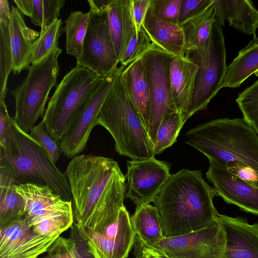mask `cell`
Instances as JSON below:
<instances>
[{
  "label": "cell",
  "instance_id": "cell-1",
  "mask_svg": "<svg viewBox=\"0 0 258 258\" xmlns=\"http://www.w3.org/2000/svg\"><path fill=\"white\" fill-rule=\"evenodd\" d=\"M76 225L100 233L123 207L125 178L116 161L93 155H78L64 172Z\"/></svg>",
  "mask_w": 258,
  "mask_h": 258
},
{
  "label": "cell",
  "instance_id": "cell-2",
  "mask_svg": "<svg viewBox=\"0 0 258 258\" xmlns=\"http://www.w3.org/2000/svg\"><path fill=\"white\" fill-rule=\"evenodd\" d=\"M216 195L200 170L183 169L171 174L153 202L165 237L187 234L214 223L219 214L213 202Z\"/></svg>",
  "mask_w": 258,
  "mask_h": 258
},
{
  "label": "cell",
  "instance_id": "cell-3",
  "mask_svg": "<svg viewBox=\"0 0 258 258\" xmlns=\"http://www.w3.org/2000/svg\"><path fill=\"white\" fill-rule=\"evenodd\" d=\"M41 145L22 130L12 117V125L0 142V166L6 169L17 184L46 185L63 199L72 201L68 180Z\"/></svg>",
  "mask_w": 258,
  "mask_h": 258
},
{
  "label": "cell",
  "instance_id": "cell-4",
  "mask_svg": "<svg viewBox=\"0 0 258 258\" xmlns=\"http://www.w3.org/2000/svg\"><path fill=\"white\" fill-rule=\"evenodd\" d=\"M185 136L186 143L210 162L224 166L241 163L258 173V135L243 118L211 120L191 128Z\"/></svg>",
  "mask_w": 258,
  "mask_h": 258
},
{
  "label": "cell",
  "instance_id": "cell-5",
  "mask_svg": "<svg viewBox=\"0 0 258 258\" xmlns=\"http://www.w3.org/2000/svg\"><path fill=\"white\" fill-rule=\"evenodd\" d=\"M97 125L110 134L114 140L115 150L120 155L135 161L155 158L153 145L127 93L121 75L103 104Z\"/></svg>",
  "mask_w": 258,
  "mask_h": 258
},
{
  "label": "cell",
  "instance_id": "cell-6",
  "mask_svg": "<svg viewBox=\"0 0 258 258\" xmlns=\"http://www.w3.org/2000/svg\"><path fill=\"white\" fill-rule=\"evenodd\" d=\"M91 70L76 67L57 85L42 121L55 140L60 142L86 100L102 80Z\"/></svg>",
  "mask_w": 258,
  "mask_h": 258
},
{
  "label": "cell",
  "instance_id": "cell-7",
  "mask_svg": "<svg viewBox=\"0 0 258 258\" xmlns=\"http://www.w3.org/2000/svg\"><path fill=\"white\" fill-rule=\"evenodd\" d=\"M61 52L59 47L56 48L41 61L32 64L23 82L11 91L15 100L14 118L26 133L43 116L50 91L56 85L60 70L58 58Z\"/></svg>",
  "mask_w": 258,
  "mask_h": 258
},
{
  "label": "cell",
  "instance_id": "cell-8",
  "mask_svg": "<svg viewBox=\"0 0 258 258\" xmlns=\"http://www.w3.org/2000/svg\"><path fill=\"white\" fill-rule=\"evenodd\" d=\"M198 67L191 102L184 122L196 112L205 109L220 89L226 70L225 38L221 26L216 21L211 34L201 46L184 52Z\"/></svg>",
  "mask_w": 258,
  "mask_h": 258
},
{
  "label": "cell",
  "instance_id": "cell-9",
  "mask_svg": "<svg viewBox=\"0 0 258 258\" xmlns=\"http://www.w3.org/2000/svg\"><path fill=\"white\" fill-rule=\"evenodd\" d=\"M23 198L24 216L34 232L43 235L62 233L74 222L72 201L63 199L46 185L15 184Z\"/></svg>",
  "mask_w": 258,
  "mask_h": 258
},
{
  "label": "cell",
  "instance_id": "cell-10",
  "mask_svg": "<svg viewBox=\"0 0 258 258\" xmlns=\"http://www.w3.org/2000/svg\"><path fill=\"white\" fill-rule=\"evenodd\" d=\"M110 0H88V24L76 67L87 68L99 77L108 75L119 63L110 32L107 6Z\"/></svg>",
  "mask_w": 258,
  "mask_h": 258
},
{
  "label": "cell",
  "instance_id": "cell-11",
  "mask_svg": "<svg viewBox=\"0 0 258 258\" xmlns=\"http://www.w3.org/2000/svg\"><path fill=\"white\" fill-rule=\"evenodd\" d=\"M124 68L120 65L103 78L79 109L60 141L59 147L66 157L73 159L86 148L92 130L97 125L103 104Z\"/></svg>",
  "mask_w": 258,
  "mask_h": 258
},
{
  "label": "cell",
  "instance_id": "cell-12",
  "mask_svg": "<svg viewBox=\"0 0 258 258\" xmlns=\"http://www.w3.org/2000/svg\"><path fill=\"white\" fill-rule=\"evenodd\" d=\"M171 56L155 47L141 57L150 91V111L148 133L153 147L158 129L165 115L178 111L170 88L169 70Z\"/></svg>",
  "mask_w": 258,
  "mask_h": 258
},
{
  "label": "cell",
  "instance_id": "cell-13",
  "mask_svg": "<svg viewBox=\"0 0 258 258\" xmlns=\"http://www.w3.org/2000/svg\"><path fill=\"white\" fill-rule=\"evenodd\" d=\"M148 248L165 258H226L225 232L216 219L206 228L165 238Z\"/></svg>",
  "mask_w": 258,
  "mask_h": 258
},
{
  "label": "cell",
  "instance_id": "cell-14",
  "mask_svg": "<svg viewBox=\"0 0 258 258\" xmlns=\"http://www.w3.org/2000/svg\"><path fill=\"white\" fill-rule=\"evenodd\" d=\"M92 258H127L136 236L130 214L124 206L117 218L100 233L76 225Z\"/></svg>",
  "mask_w": 258,
  "mask_h": 258
},
{
  "label": "cell",
  "instance_id": "cell-15",
  "mask_svg": "<svg viewBox=\"0 0 258 258\" xmlns=\"http://www.w3.org/2000/svg\"><path fill=\"white\" fill-rule=\"evenodd\" d=\"M170 165L155 158L127 161L125 197L137 207L153 202L171 176Z\"/></svg>",
  "mask_w": 258,
  "mask_h": 258
},
{
  "label": "cell",
  "instance_id": "cell-16",
  "mask_svg": "<svg viewBox=\"0 0 258 258\" xmlns=\"http://www.w3.org/2000/svg\"><path fill=\"white\" fill-rule=\"evenodd\" d=\"M60 234L34 232L24 215L0 227V258H37L47 251Z\"/></svg>",
  "mask_w": 258,
  "mask_h": 258
},
{
  "label": "cell",
  "instance_id": "cell-17",
  "mask_svg": "<svg viewBox=\"0 0 258 258\" xmlns=\"http://www.w3.org/2000/svg\"><path fill=\"white\" fill-rule=\"evenodd\" d=\"M206 177L214 186L216 196L241 210L258 216V187L240 179L224 166L210 162Z\"/></svg>",
  "mask_w": 258,
  "mask_h": 258
},
{
  "label": "cell",
  "instance_id": "cell-18",
  "mask_svg": "<svg viewBox=\"0 0 258 258\" xmlns=\"http://www.w3.org/2000/svg\"><path fill=\"white\" fill-rule=\"evenodd\" d=\"M217 220L225 232L226 258H258L257 223L219 214Z\"/></svg>",
  "mask_w": 258,
  "mask_h": 258
},
{
  "label": "cell",
  "instance_id": "cell-19",
  "mask_svg": "<svg viewBox=\"0 0 258 258\" xmlns=\"http://www.w3.org/2000/svg\"><path fill=\"white\" fill-rule=\"evenodd\" d=\"M198 67L186 56H171L169 78L173 102L182 121L190 105L195 87Z\"/></svg>",
  "mask_w": 258,
  "mask_h": 258
},
{
  "label": "cell",
  "instance_id": "cell-20",
  "mask_svg": "<svg viewBox=\"0 0 258 258\" xmlns=\"http://www.w3.org/2000/svg\"><path fill=\"white\" fill-rule=\"evenodd\" d=\"M9 28L12 71L14 74H19L30 67L33 45L40 36V32L28 27L23 15L13 6L11 9Z\"/></svg>",
  "mask_w": 258,
  "mask_h": 258
},
{
  "label": "cell",
  "instance_id": "cell-21",
  "mask_svg": "<svg viewBox=\"0 0 258 258\" xmlns=\"http://www.w3.org/2000/svg\"><path fill=\"white\" fill-rule=\"evenodd\" d=\"M142 27L154 45L172 56H184V36L181 27L158 17L150 7Z\"/></svg>",
  "mask_w": 258,
  "mask_h": 258
},
{
  "label": "cell",
  "instance_id": "cell-22",
  "mask_svg": "<svg viewBox=\"0 0 258 258\" xmlns=\"http://www.w3.org/2000/svg\"><path fill=\"white\" fill-rule=\"evenodd\" d=\"M107 11L116 55L121 63L131 39L137 34L131 0H110Z\"/></svg>",
  "mask_w": 258,
  "mask_h": 258
},
{
  "label": "cell",
  "instance_id": "cell-23",
  "mask_svg": "<svg viewBox=\"0 0 258 258\" xmlns=\"http://www.w3.org/2000/svg\"><path fill=\"white\" fill-rule=\"evenodd\" d=\"M216 21L222 26H230L246 34L256 35L258 11L249 0H214Z\"/></svg>",
  "mask_w": 258,
  "mask_h": 258
},
{
  "label": "cell",
  "instance_id": "cell-24",
  "mask_svg": "<svg viewBox=\"0 0 258 258\" xmlns=\"http://www.w3.org/2000/svg\"><path fill=\"white\" fill-rule=\"evenodd\" d=\"M121 77L127 93L148 132L150 111V91L141 58L125 67Z\"/></svg>",
  "mask_w": 258,
  "mask_h": 258
},
{
  "label": "cell",
  "instance_id": "cell-25",
  "mask_svg": "<svg viewBox=\"0 0 258 258\" xmlns=\"http://www.w3.org/2000/svg\"><path fill=\"white\" fill-rule=\"evenodd\" d=\"M135 242L150 248L165 238L162 219L157 208L150 204L136 208L131 217Z\"/></svg>",
  "mask_w": 258,
  "mask_h": 258
},
{
  "label": "cell",
  "instance_id": "cell-26",
  "mask_svg": "<svg viewBox=\"0 0 258 258\" xmlns=\"http://www.w3.org/2000/svg\"><path fill=\"white\" fill-rule=\"evenodd\" d=\"M258 71V38L253 39L227 67L221 89L238 88L252 74Z\"/></svg>",
  "mask_w": 258,
  "mask_h": 258
},
{
  "label": "cell",
  "instance_id": "cell-27",
  "mask_svg": "<svg viewBox=\"0 0 258 258\" xmlns=\"http://www.w3.org/2000/svg\"><path fill=\"white\" fill-rule=\"evenodd\" d=\"M15 184L17 183L10 173L0 166V227L24 215V202L16 191Z\"/></svg>",
  "mask_w": 258,
  "mask_h": 258
},
{
  "label": "cell",
  "instance_id": "cell-28",
  "mask_svg": "<svg viewBox=\"0 0 258 258\" xmlns=\"http://www.w3.org/2000/svg\"><path fill=\"white\" fill-rule=\"evenodd\" d=\"M213 4L180 25L184 36V53L201 46L209 38L216 19Z\"/></svg>",
  "mask_w": 258,
  "mask_h": 258
},
{
  "label": "cell",
  "instance_id": "cell-29",
  "mask_svg": "<svg viewBox=\"0 0 258 258\" xmlns=\"http://www.w3.org/2000/svg\"><path fill=\"white\" fill-rule=\"evenodd\" d=\"M89 14L82 11L71 13L66 21L62 31L65 33L67 53L77 60L81 55L83 44L86 34Z\"/></svg>",
  "mask_w": 258,
  "mask_h": 258
},
{
  "label": "cell",
  "instance_id": "cell-30",
  "mask_svg": "<svg viewBox=\"0 0 258 258\" xmlns=\"http://www.w3.org/2000/svg\"><path fill=\"white\" fill-rule=\"evenodd\" d=\"M183 123L178 111L166 114L158 129L154 145L155 155H159L176 142Z\"/></svg>",
  "mask_w": 258,
  "mask_h": 258
},
{
  "label": "cell",
  "instance_id": "cell-31",
  "mask_svg": "<svg viewBox=\"0 0 258 258\" xmlns=\"http://www.w3.org/2000/svg\"><path fill=\"white\" fill-rule=\"evenodd\" d=\"M61 19L55 20L44 31L35 41L31 57V63L34 64L41 61L52 51L59 48L58 40L62 31Z\"/></svg>",
  "mask_w": 258,
  "mask_h": 258
},
{
  "label": "cell",
  "instance_id": "cell-32",
  "mask_svg": "<svg viewBox=\"0 0 258 258\" xmlns=\"http://www.w3.org/2000/svg\"><path fill=\"white\" fill-rule=\"evenodd\" d=\"M9 22L0 20V99H4L8 92L7 82L13 64Z\"/></svg>",
  "mask_w": 258,
  "mask_h": 258
},
{
  "label": "cell",
  "instance_id": "cell-33",
  "mask_svg": "<svg viewBox=\"0 0 258 258\" xmlns=\"http://www.w3.org/2000/svg\"><path fill=\"white\" fill-rule=\"evenodd\" d=\"M33 12L30 17L32 23L41 27L44 31L60 17V11L63 7L64 0L32 1Z\"/></svg>",
  "mask_w": 258,
  "mask_h": 258
},
{
  "label": "cell",
  "instance_id": "cell-34",
  "mask_svg": "<svg viewBox=\"0 0 258 258\" xmlns=\"http://www.w3.org/2000/svg\"><path fill=\"white\" fill-rule=\"evenodd\" d=\"M236 101L243 118L258 135V80L241 92Z\"/></svg>",
  "mask_w": 258,
  "mask_h": 258
},
{
  "label": "cell",
  "instance_id": "cell-35",
  "mask_svg": "<svg viewBox=\"0 0 258 258\" xmlns=\"http://www.w3.org/2000/svg\"><path fill=\"white\" fill-rule=\"evenodd\" d=\"M155 46L142 26L138 35L131 39L125 50L121 65L126 67L131 63L141 58Z\"/></svg>",
  "mask_w": 258,
  "mask_h": 258
},
{
  "label": "cell",
  "instance_id": "cell-36",
  "mask_svg": "<svg viewBox=\"0 0 258 258\" xmlns=\"http://www.w3.org/2000/svg\"><path fill=\"white\" fill-rule=\"evenodd\" d=\"M29 134L38 142L49 155L54 163H56L62 154L59 147L60 142L52 138L47 131L41 121L31 128Z\"/></svg>",
  "mask_w": 258,
  "mask_h": 258
},
{
  "label": "cell",
  "instance_id": "cell-37",
  "mask_svg": "<svg viewBox=\"0 0 258 258\" xmlns=\"http://www.w3.org/2000/svg\"><path fill=\"white\" fill-rule=\"evenodd\" d=\"M182 0H151L150 8L161 19L178 23V18Z\"/></svg>",
  "mask_w": 258,
  "mask_h": 258
},
{
  "label": "cell",
  "instance_id": "cell-38",
  "mask_svg": "<svg viewBox=\"0 0 258 258\" xmlns=\"http://www.w3.org/2000/svg\"><path fill=\"white\" fill-rule=\"evenodd\" d=\"M214 0H182L178 23L182 24L187 20L203 11L214 2Z\"/></svg>",
  "mask_w": 258,
  "mask_h": 258
},
{
  "label": "cell",
  "instance_id": "cell-39",
  "mask_svg": "<svg viewBox=\"0 0 258 258\" xmlns=\"http://www.w3.org/2000/svg\"><path fill=\"white\" fill-rule=\"evenodd\" d=\"M232 174L258 187V173L247 165L238 162H231L225 166Z\"/></svg>",
  "mask_w": 258,
  "mask_h": 258
},
{
  "label": "cell",
  "instance_id": "cell-40",
  "mask_svg": "<svg viewBox=\"0 0 258 258\" xmlns=\"http://www.w3.org/2000/svg\"><path fill=\"white\" fill-rule=\"evenodd\" d=\"M151 0H131L133 17L138 35L150 6Z\"/></svg>",
  "mask_w": 258,
  "mask_h": 258
},
{
  "label": "cell",
  "instance_id": "cell-41",
  "mask_svg": "<svg viewBox=\"0 0 258 258\" xmlns=\"http://www.w3.org/2000/svg\"><path fill=\"white\" fill-rule=\"evenodd\" d=\"M12 125L4 99H0V142L3 141L9 132Z\"/></svg>",
  "mask_w": 258,
  "mask_h": 258
},
{
  "label": "cell",
  "instance_id": "cell-42",
  "mask_svg": "<svg viewBox=\"0 0 258 258\" xmlns=\"http://www.w3.org/2000/svg\"><path fill=\"white\" fill-rule=\"evenodd\" d=\"M17 8L22 15L31 17L33 12L32 0H15Z\"/></svg>",
  "mask_w": 258,
  "mask_h": 258
},
{
  "label": "cell",
  "instance_id": "cell-43",
  "mask_svg": "<svg viewBox=\"0 0 258 258\" xmlns=\"http://www.w3.org/2000/svg\"><path fill=\"white\" fill-rule=\"evenodd\" d=\"M48 254L43 258H63L64 252L57 241H55L47 250Z\"/></svg>",
  "mask_w": 258,
  "mask_h": 258
},
{
  "label": "cell",
  "instance_id": "cell-44",
  "mask_svg": "<svg viewBox=\"0 0 258 258\" xmlns=\"http://www.w3.org/2000/svg\"><path fill=\"white\" fill-rule=\"evenodd\" d=\"M135 244L136 248L139 249L142 251L143 255L145 258H165L150 248L142 246L136 242H135Z\"/></svg>",
  "mask_w": 258,
  "mask_h": 258
},
{
  "label": "cell",
  "instance_id": "cell-45",
  "mask_svg": "<svg viewBox=\"0 0 258 258\" xmlns=\"http://www.w3.org/2000/svg\"><path fill=\"white\" fill-rule=\"evenodd\" d=\"M135 255L136 258H145L142 253V251L138 248H135Z\"/></svg>",
  "mask_w": 258,
  "mask_h": 258
}]
</instances>
